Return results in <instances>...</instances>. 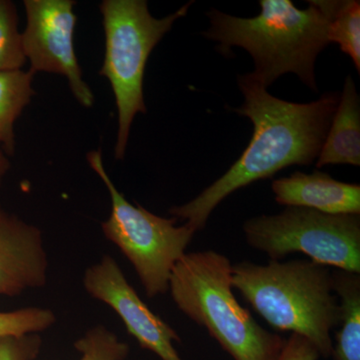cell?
Wrapping results in <instances>:
<instances>
[{
    "label": "cell",
    "instance_id": "11",
    "mask_svg": "<svg viewBox=\"0 0 360 360\" xmlns=\"http://www.w3.org/2000/svg\"><path fill=\"white\" fill-rule=\"evenodd\" d=\"M274 200L286 207L309 208L328 214H360V186L338 181L326 172H296L274 180Z\"/></svg>",
    "mask_w": 360,
    "mask_h": 360
},
{
    "label": "cell",
    "instance_id": "5",
    "mask_svg": "<svg viewBox=\"0 0 360 360\" xmlns=\"http://www.w3.org/2000/svg\"><path fill=\"white\" fill-rule=\"evenodd\" d=\"M193 1L165 18H155L146 0H104L99 6L103 18L105 53L99 71L112 87L118 110L115 155L123 160L132 122L137 113H146L143 77L149 56L172 28L186 16Z\"/></svg>",
    "mask_w": 360,
    "mask_h": 360
},
{
    "label": "cell",
    "instance_id": "8",
    "mask_svg": "<svg viewBox=\"0 0 360 360\" xmlns=\"http://www.w3.org/2000/svg\"><path fill=\"white\" fill-rule=\"evenodd\" d=\"M26 26L21 33L32 72L58 73L68 78L71 91L84 108L94 105L92 90L84 80L75 49L77 14L72 0H25Z\"/></svg>",
    "mask_w": 360,
    "mask_h": 360
},
{
    "label": "cell",
    "instance_id": "9",
    "mask_svg": "<svg viewBox=\"0 0 360 360\" xmlns=\"http://www.w3.org/2000/svg\"><path fill=\"white\" fill-rule=\"evenodd\" d=\"M82 281L91 297L115 310L141 347L162 360H182L174 347L181 341L179 333L142 302L115 258L104 255L85 270Z\"/></svg>",
    "mask_w": 360,
    "mask_h": 360
},
{
    "label": "cell",
    "instance_id": "7",
    "mask_svg": "<svg viewBox=\"0 0 360 360\" xmlns=\"http://www.w3.org/2000/svg\"><path fill=\"white\" fill-rule=\"evenodd\" d=\"M246 243L270 260L300 252L316 264L360 274V214H328L290 206L243 224Z\"/></svg>",
    "mask_w": 360,
    "mask_h": 360
},
{
    "label": "cell",
    "instance_id": "19",
    "mask_svg": "<svg viewBox=\"0 0 360 360\" xmlns=\"http://www.w3.org/2000/svg\"><path fill=\"white\" fill-rule=\"evenodd\" d=\"M41 345L39 335L0 338V360H34Z\"/></svg>",
    "mask_w": 360,
    "mask_h": 360
},
{
    "label": "cell",
    "instance_id": "4",
    "mask_svg": "<svg viewBox=\"0 0 360 360\" xmlns=\"http://www.w3.org/2000/svg\"><path fill=\"white\" fill-rule=\"evenodd\" d=\"M232 290L231 260L213 250L186 253L168 286L180 311L207 329L232 359L278 360L285 340L260 326Z\"/></svg>",
    "mask_w": 360,
    "mask_h": 360
},
{
    "label": "cell",
    "instance_id": "10",
    "mask_svg": "<svg viewBox=\"0 0 360 360\" xmlns=\"http://www.w3.org/2000/svg\"><path fill=\"white\" fill-rule=\"evenodd\" d=\"M47 270L42 231L0 205V295L44 288Z\"/></svg>",
    "mask_w": 360,
    "mask_h": 360
},
{
    "label": "cell",
    "instance_id": "3",
    "mask_svg": "<svg viewBox=\"0 0 360 360\" xmlns=\"http://www.w3.org/2000/svg\"><path fill=\"white\" fill-rule=\"evenodd\" d=\"M331 270L304 259L241 262L232 265V286L272 328L303 336L329 359L331 330L340 322Z\"/></svg>",
    "mask_w": 360,
    "mask_h": 360
},
{
    "label": "cell",
    "instance_id": "14",
    "mask_svg": "<svg viewBox=\"0 0 360 360\" xmlns=\"http://www.w3.org/2000/svg\"><path fill=\"white\" fill-rule=\"evenodd\" d=\"M33 77L34 73L30 70L0 72V148L8 156L15 150L14 123L34 94Z\"/></svg>",
    "mask_w": 360,
    "mask_h": 360
},
{
    "label": "cell",
    "instance_id": "16",
    "mask_svg": "<svg viewBox=\"0 0 360 360\" xmlns=\"http://www.w3.org/2000/svg\"><path fill=\"white\" fill-rule=\"evenodd\" d=\"M15 6L9 0H0V72L22 70L26 58L18 30Z\"/></svg>",
    "mask_w": 360,
    "mask_h": 360
},
{
    "label": "cell",
    "instance_id": "17",
    "mask_svg": "<svg viewBox=\"0 0 360 360\" xmlns=\"http://www.w3.org/2000/svg\"><path fill=\"white\" fill-rule=\"evenodd\" d=\"M80 360H124L129 347L104 326L90 328L75 342Z\"/></svg>",
    "mask_w": 360,
    "mask_h": 360
},
{
    "label": "cell",
    "instance_id": "12",
    "mask_svg": "<svg viewBox=\"0 0 360 360\" xmlns=\"http://www.w3.org/2000/svg\"><path fill=\"white\" fill-rule=\"evenodd\" d=\"M360 165V99L352 75L345 78L338 108L324 139L316 167Z\"/></svg>",
    "mask_w": 360,
    "mask_h": 360
},
{
    "label": "cell",
    "instance_id": "13",
    "mask_svg": "<svg viewBox=\"0 0 360 360\" xmlns=\"http://www.w3.org/2000/svg\"><path fill=\"white\" fill-rule=\"evenodd\" d=\"M338 298L341 328L331 356L335 360H360V274L331 270Z\"/></svg>",
    "mask_w": 360,
    "mask_h": 360
},
{
    "label": "cell",
    "instance_id": "1",
    "mask_svg": "<svg viewBox=\"0 0 360 360\" xmlns=\"http://www.w3.org/2000/svg\"><path fill=\"white\" fill-rule=\"evenodd\" d=\"M238 82L245 101L231 110L251 120L250 144L234 165L200 195L169 210L170 214L186 220L195 232L205 229L215 207L234 191L269 179L283 168L314 163L340 101L336 92L309 103L283 101L271 96L250 73L239 75Z\"/></svg>",
    "mask_w": 360,
    "mask_h": 360
},
{
    "label": "cell",
    "instance_id": "15",
    "mask_svg": "<svg viewBox=\"0 0 360 360\" xmlns=\"http://www.w3.org/2000/svg\"><path fill=\"white\" fill-rule=\"evenodd\" d=\"M324 6L329 18V42L340 45L341 51L352 59L360 72V2L324 0Z\"/></svg>",
    "mask_w": 360,
    "mask_h": 360
},
{
    "label": "cell",
    "instance_id": "20",
    "mask_svg": "<svg viewBox=\"0 0 360 360\" xmlns=\"http://www.w3.org/2000/svg\"><path fill=\"white\" fill-rule=\"evenodd\" d=\"M319 350L311 342L302 335L291 333L285 340L278 360H319Z\"/></svg>",
    "mask_w": 360,
    "mask_h": 360
},
{
    "label": "cell",
    "instance_id": "2",
    "mask_svg": "<svg viewBox=\"0 0 360 360\" xmlns=\"http://www.w3.org/2000/svg\"><path fill=\"white\" fill-rule=\"evenodd\" d=\"M309 4V8L298 9L290 0H260V13L252 18L212 8L206 13L210 26L203 35L219 42L217 51L225 56L232 46L245 49L255 61L251 77L266 89L292 72L317 91L315 61L329 44V18L323 0Z\"/></svg>",
    "mask_w": 360,
    "mask_h": 360
},
{
    "label": "cell",
    "instance_id": "21",
    "mask_svg": "<svg viewBox=\"0 0 360 360\" xmlns=\"http://www.w3.org/2000/svg\"><path fill=\"white\" fill-rule=\"evenodd\" d=\"M9 168H11V161L8 160V155L4 153V149L0 148V186H1L2 181L8 172Z\"/></svg>",
    "mask_w": 360,
    "mask_h": 360
},
{
    "label": "cell",
    "instance_id": "18",
    "mask_svg": "<svg viewBox=\"0 0 360 360\" xmlns=\"http://www.w3.org/2000/svg\"><path fill=\"white\" fill-rule=\"evenodd\" d=\"M56 322L52 310L42 307L0 311V338L39 335Z\"/></svg>",
    "mask_w": 360,
    "mask_h": 360
},
{
    "label": "cell",
    "instance_id": "6",
    "mask_svg": "<svg viewBox=\"0 0 360 360\" xmlns=\"http://www.w3.org/2000/svg\"><path fill=\"white\" fill-rule=\"evenodd\" d=\"M90 167L110 191L111 213L101 224L105 238L115 243L132 264L148 297L165 295L174 265L186 255L195 231L176 219H165L125 198L104 168L101 150L87 155Z\"/></svg>",
    "mask_w": 360,
    "mask_h": 360
}]
</instances>
